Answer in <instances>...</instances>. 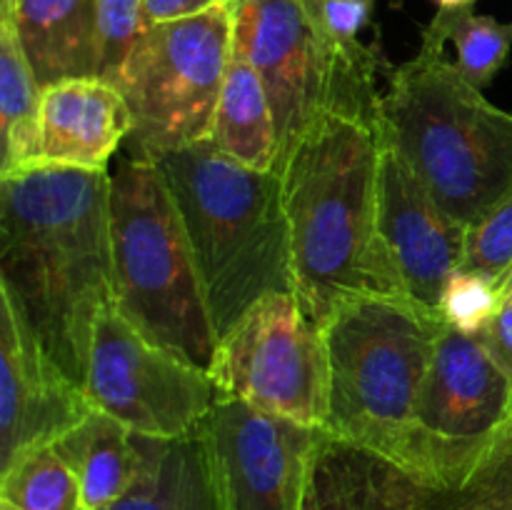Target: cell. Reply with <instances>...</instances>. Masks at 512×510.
I'll use <instances>...</instances> for the list:
<instances>
[{"mask_svg": "<svg viewBox=\"0 0 512 510\" xmlns=\"http://www.w3.org/2000/svg\"><path fill=\"white\" fill-rule=\"evenodd\" d=\"M0 298L85 390L95 325L113 303L108 170L0 175Z\"/></svg>", "mask_w": 512, "mask_h": 510, "instance_id": "cell-1", "label": "cell"}, {"mask_svg": "<svg viewBox=\"0 0 512 510\" xmlns=\"http://www.w3.org/2000/svg\"><path fill=\"white\" fill-rule=\"evenodd\" d=\"M380 120L320 110L280 163L295 298L323 328L343 303L408 298L378 228Z\"/></svg>", "mask_w": 512, "mask_h": 510, "instance_id": "cell-2", "label": "cell"}, {"mask_svg": "<svg viewBox=\"0 0 512 510\" xmlns=\"http://www.w3.org/2000/svg\"><path fill=\"white\" fill-rule=\"evenodd\" d=\"M198 265L218 340L270 293H295L283 185L275 170H253L210 140L160 155Z\"/></svg>", "mask_w": 512, "mask_h": 510, "instance_id": "cell-3", "label": "cell"}, {"mask_svg": "<svg viewBox=\"0 0 512 510\" xmlns=\"http://www.w3.org/2000/svg\"><path fill=\"white\" fill-rule=\"evenodd\" d=\"M380 133L465 228L512 190V115L463 78L440 45L390 70Z\"/></svg>", "mask_w": 512, "mask_h": 510, "instance_id": "cell-4", "label": "cell"}, {"mask_svg": "<svg viewBox=\"0 0 512 510\" xmlns=\"http://www.w3.org/2000/svg\"><path fill=\"white\" fill-rule=\"evenodd\" d=\"M445 323L410 298L368 295L340 305L323 325L328 418L345 443L410 465L415 405Z\"/></svg>", "mask_w": 512, "mask_h": 510, "instance_id": "cell-5", "label": "cell"}, {"mask_svg": "<svg viewBox=\"0 0 512 510\" xmlns=\"http://www.w3.org/2000/svg\"><path fill=\"white\" fill-rule=\"evenodd\" d=\"M113 305L145 338L208 370L218 335L188 233L158 163L123 155L110 173Z\"/></svg>", "mask_w": 512, "mask_h": 510, "instance_id": "cell-6", "label": "cell"}, {"mask_svg": "<svg viewBox=\"0 0 512 510\" xmlns=\"http://www.w3.org/2000/svg\"><path fill=\"white\" fill-rule=\"evenodd\" d=\"M230 55L233 10L225 3L145 28L113 83L133 118L125 155L158 160L208 140Z\"/></svg>", "mask_w": 512, "mask_h": 510, "instance_id": "cell-7", "label": "cell"}, {"mask_svg": "<svg viewBox=\"0 0 512 510\" xmlns=\"http://www.w3.org/2000/svg\"><path fill=\"white\" fill-rule=\"evenodd\" d=\"M303 510H512V418L463 468H405L320 430Z\"/></svg>", "mask_w": 512, "mask_h": 510, "instance_id": "cell-8", "label": "cell"}, {"mask_svg": "<svg viewBox=\"0 0 512 510\" xmlns=\"http://www.w3.org/2000/svg\"><path fill=\"white\" fill-rule=\"evenodd\" d=\"M220 398L323 430L328 350L295 293H270L218 340L208 368Z\"/></svg>", "mask_w": 512, "mask_h": 510, "instance_id": "cell-9", "label": "cell"}, {"mask_svg": "<svg viewBox=\"0 0 512 510\" xmlns=\"http://www.w3.org/2000/svg\"><path fill=\"white\" fill-rule=\"evenodd\" d=\"M85 398L145 438H185L203 428L220 393L208 370L145 338L110 303L95 325Z\"/></svg>", "mask_w": 512, "mask_h": 510, "instance_id": "cell-10", "label": "cell"}, {"mask_svg": "<svg viewBox=\"0 0 512 510\" xmlns=\"http://www.w3.org/2000/svg\"><path fill=\"white\" fill-rule=\"evenodd\" d=\"M512 418V383L485 345L445 325L415 405V453L405 468L445 475L468 465Z\"/></svg>", "mask_w": 512, "mask_h": 510, "instance_id": "cell-11", "label": "cell"}, {"mask_svg": "<svg viewBox=\"0 0 512 510\" xmlns=\"http://www.w3.org/2000/svg\"><path fill=\"white\" fill-rule=\"evenodd\" d=\"M203 433L225 510H303L320 428L220 398Z\"/></svg>", "mask_w": 512, "mask_h": 510, "instance_id": "cell-12", "label": "cell"}, {"mask_svg": "<svg viewBox=\"0 0 512 510\" xmlns=\"http://www.w3.org/2000/svg\"><path fill=\"white\" fill-rule=\"evenodd\" d=\"M230 10L233 55L253 65L273 105L278 173L295 140L323 110L328 65L303 0H238Z\"/></svg>", "mask_w": 512, "mask_h": 510, "instance_id": "cell-13", "label": "cell"}, {"mask_svg": "<svg viewBox=\"0 0 512 510\" xmlns=\"http://www.w3.org/2000/svg\"><path fill=\"white\" fill-rule=\"evenodd\" d=\"M378 228L408 298L438 313L440 293L463 268L468 228L433 198L408 160L380 133Z\"/></svg>", "mask_w": 512, "mask_h": 510, "instance_id": "cell-14", "label": "cell"}, {"mask_svg": "<svg viewBox=\"0 0 512 510\" xmlns=\"http://www.w3.org/2000/svg\"><path fill=\"white\" fill-rule=\"evenodd\" d=\"M85 390L48 358L13 305L0 298V470L50 445L90 415Z\"/></svg>", "mask_w": 512, "mask_h": 510, "instance_id": "cell-15", "label": "cell"}, {"mask_svg": "<svg viewBox=\"0 0 512 510\" xmlns=\"http://www.w3.org/2000/svg\"><path fill=\"white\" fill-rule=\"evenodd\" d=\"M133 118L123 93L103 78L63 80L43 88L35 165L105 170L128 140Z\"/></svg>", "mask_w": 512, "mask_h": 510, "instance_id": "cell-16", "label": "cell"}, {"mask_svg": "<svg viewBox=\"0 0 512 510\" xmlns=\"http://www.w3.org/2000/svg\"><path fill=\"white\" fill-rule=\"evenodd\" d=\"M8 15L40 88L98 78V0H18Z\"/></svg>", "mask_w": 512, "mask_h": 510, "instance_id": "cell-17", "label": "cell"}, {"mask_svg": "<svg viewBox=\"0 0 512 510\" xmlns=\"http://www.w3.org/2000/svg\"><path fill=\"white\" fill-rule=\"evenodd\" d=\"M135 438L138 475L108 510H225L203 428L185 438Z\"/></svg>", "mask_w": 512, "mask_h": 510, "instance_id": "cell-18", "label": "cell"}, {"mask_svg": "<svg viewBox=\"0 0 512 510\" xmlns=\"http://www.w3.org/2000/svg\"><path fill=\"white\" fill-rule=\"evenodd\" d=\"M50 445L78 480L80 510H108L128 493L138 475V438L100 410H90L83 423Z\"/></svg>", "mask_w": 512, "mask_h": 510, "instance_id": "cell-19", "label": "cell"}, {"mask_svg": "<svg viewBox=\"0 0 512 510\" xmlns=\"http://www.w3.org/2000/svg\"><path fill=\"white\" fill-rule=\"evenodd\" d=\"M210 143L235 163L253 170L278 165V128L273 105L253 65L230 55L223 90L215 108Z\"/></svg>", "mask_w": 512, "mask_h": 510, "instance_id": "cell-20", "label": "cell"}, {"mask_svg": "<svg viewBox=\"0 0 512 510\" xmlns=\"http://www.w3.org/2000/svg\"><path fill=\"white\" fill-rule=\"evenodd\" d=\"M43 88L8 15H0V175L33 165Z\"/></svg>", "mask_w": 512, "mask_h": 510, "instance_id": "cell-21", "label": "cell"}, {"mask_svg": "<svg viewBox=\"0 0 512 510\" xmlns=\"http://www.w3.org/2000/svg\"><path fill=\"white\" fill-rule=\"evenodd\" d=\"M423 40L445 48L455 45L458 70L468 83L483 90L493 83L498 70L503 68L512 48V23H500L490 15H478L473 8L438 10Z\"/></svg>", "mask_w": 512, "mask_h": 510, "instance_id": "cell-22", "label": "cell"}, {"mask_svg": "<svg viewBox=\"0 0 512 510\" xmlns=\"http://www.w3.org/2000/svg\"><path fill=\"white\" fill-rule=\"evenodd\" d=\"M0 510H80L73 470L53 445H40L0 470Z\"/></svg>", "mask_w": 512, "mask_h": 510, "instance_id": "cell-23", "label": "cell"}, {"mask_svg": "<svg viewBox=\"0 0 512 510\" xmlns=\"http://www.w3.org/2000/svg\"><path fill=\"white\" fill-rule=\"evenodd\" d=\"M505 290L473 270H455L440 293L438 315L448 328L478 338L503 303Z\"/></svg>", "mask_w": 512, "mask_h": 510, "instance_id": "cell-24", "label": "cell"}, {"mask_svg": "<svg viewBox=\"0 0 512 510\" xmlns=\"http://www.w3.org/2000/svg\"><path fill=\"white\" fill-rule=\"evenodd\" d=\"M463 268L500 288L505 285L512 270V190L480 223L468 228Z\"/></svg>", "mask_w": 512, "mask_h": 510, "instance_id": "cell-25", "label": "cell"}, {"mask_svg": "<svg viewBox=\"0 0 512 510\" xmlns=\"http://www.w3.org/2000/svg\"><path fill=\"white\" fill-rule=\"evenodd\" d=\"M100 68L98 78L115 83L130 50L145 33V0H98Z\"/></svg>", "mask_w": 512, "mask_h": 510, "instance_id": "cell-26", "label": "cell"}, {"mask_svg": "<svg viewBox=\"0 0 512 510\" xmlns=\"http://www.w3.org/2000/svg\"><path fill=\"white\" fill-rule=\"evenodd\" d=\"M480 343L485 345V350L490 353V358L495 360L500 370L508 375L512 383V293L505 290L503 303L495 310L493 320L485 325L483 333L478 335Z\"/></svg>", "mask_w": 512, "mask_h": 510, "instance_id": "cell-27", "label": "cell"}, {"mask_svg": "<svg viewBox=\"0 0 512 510\" xmlns=\"http://www.w3.org/2000/svg\"><path fill=\"white\" fill-rule=\"evenodd\" d=\"M223 0H145V23L160 25L170 20H183L190 15L205 13Z\"/></svg>", "mask_w": 512, "mask_h": 510, "instance_id": "cell-28", "label": "cell"}, {"mask_svg": "<svg viewBox=\"0 0 512 510\" xmlns=\"http://www.w3.org/2000/svg\"><path fill=\"white\" fill-rule=\"evenodd\" d=\"M438 10H458V8H473L478 0H433Z\"/></svg>", "mask_w": 512, "mask_h": 510, "instance_id": "cell-29", "label": "cell"}, {"mask_svg": "<svg viewBox=\"0 0 512 510\" xmlns=\"http://www.w3.org/2000/svg\"><path fill=\"white\" fill-rule=\"evenodd\" d=\"M15 3H18V0H0V13H10V10L15 8Z\"/></svg>", "mask_w": 512, "mask_h": 510, "instance_id": "cell-30", "label": "cell"}, {"mask_svg": "<svg viewBox=\"0 0 512 510\" xmlns=\"http://www.w3.org/2000/svg\"><path fill=\"white\" fill-rule=\"evenodd\" d=\"M503 290H510V293H512V270H510V275H508V280H505V285H503Z\"/></svg>", "mask_w": 512, "mask_h": 510, "instance_id": "cell-31", "label": "cell"}, {"mask_svg": "<svg viewBox=\"0 0 512 510\" xmlns=\"http://www.w3.org/2000/svg\"><path fill=\"white\" fill-rule=\"evenodd\" d=\"M223 3H225V5H230V8H233V5L238 3V0H223Z\"/></svg>", "mask_w": 512, "mask_h": 510, "instance_id": "cell-32", "label": "cell"}]
</instances>
